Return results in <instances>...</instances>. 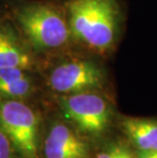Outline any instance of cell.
I'll return each mask as SVG.
<instances>
[{
	"label": "cell",
	"instance_id": "obj_1",
	"mask_svg": "<svg viewBox=\"0 0 157 158\" xmlns=\"http://www.w3.org/2000/svg\"><path fill=\"white\" fill-rule=\"evenodd\" d=\"M73 46L107 60L126 30L125 0H62Z\"/></svg>",
	"mask_w": 157,
	"mask_h": 158
},
{
	"label": "cell",
	"instance_id": "obj_2",
	"mask_svg": "<svg viewBox=\"0 0 157 158\" xmlns=\"http://www.w3.org/2000/svg\"><path fill=\"white\" fill-rule=\"evenodd\" d=\"M12 13L16 29L38 55L54 58L76 49L62 1L25 2Z\"/></svg>",
	"mask_w": 157,
	"mask_h": 158
},
{
	"label": "cell",
	"instance_id": "obj_3",
	"mask_svg": "<svg viewBox=\"0 0 157 158\" xmlns=\"http://www.w3.org/2000/svg\"><path fill=\"white\" fill-rule=\"evenodd\" d=\"M105 61L79 49H72L53 58L47 73V84L60 96L103 91L109 83Z\"/></svg>",
	"mask_w": 157,
	"mask_h": 158
},
{
	"label": "cell",
	"instance_id": "obj_4",
	"mask_svg": "<svg viewBox=\"0 0 157 158\" xmlns=\"http://www.w3.org/2000/svg\"><path fill=\"white\" fill-rule=\"evenodd\" d=\"M59 105L64 118L86 135L98 137L111 123L112 106L102 91L61 95Z\"/></svg>",
	"mask_w": 157,
	"mask_h": 158
},
{
	"label": "cell",
	"instance_id": "obj_5",
	"mask_svg": "<svg viewBox=\"0 0 157 158\" xmlns=\"http://www.w3.org/2000/svg\"><path fill=\"white\" fill-rule=\"evenodd\" d=\"M0 126L15 152L23 158H38L39 118L31 106L22 100L0 97Z\"/></svg>",
	"mask_w": 157,
	"mask_h": 158
},
{
	"label": "cell",
	"instance_id": "obj_6",
	"mask_svg": "<svg viewBox=\"0 0 157 158\" xmlns=\"http://www.w3.org/2000/svg\"><path fill=\"white\" fill-rule=\"evenodd\" d=\"M39 64L38 54L16 27L9 23H0V69L22 68L35 70Z\"/></svg>",
	"mask_w": 157,
	"mask_h": 158
},
{
	"label": "cell",
	"instance_id": "obj_7",
	"mask_svg": "<svg viewBox=\"0 0 157 158\" xmlns=\"http://www.w3.org/2000/svg\"><path fill=\"white\" fill-rule=\"evenodd\" d=\"M44 154L45 158H86L88 147L71 126L57 122L45 138Z\"/></svg>",
	"mask_w": 157,
	"mask_h": 158
},
{
	"label": "cell",
	"instance_id": "obj_8",
	"mask_svg": "<svg viewBox=\"0 0 157 158\" xmlns=\"http://www.w3.org/2000/svg\"><path fill=\"white\" fill-rule=\"evenodd\" d=\"M119 127L140 151H157V119L122 117Z\"/></svg>",
	"mask_w": 157,
	"mask_h": 158
},
{
	"label": "cell",
	"instance_id": "obj_9",
	"mask_svg": "<svg viewBox=\"0 0 157 158\" xmlns=\"http://www.w3.org/2000/svg\"><path fill=\"white\" fill-rule=\"evenodd\" d=\"M33 70L22 68L0 69V97L8 99H24L36 89Z\"/></svg>",
	"mask_w": 157,
	"mask_h": 158
},
{
	"label": "cell",
	"instance_id": "obj_10",
	"mask_svg": "<svg viewBox=\"0 0 157 158\" xmlns=\"http://www.w3.org/2000/svg\"><path fill=\"white\" fill-rule=\"evenodd\" d=\"M132 156V153L126 147L115 145L99 153L96 158H130Z\"/></svg>",
	"mask_w": 157,
	"mask_h": 158
},
{
	"label": "cell",
	"instance_id": "obj_11",
	"mask_svg": "<svg viewBox=\"0 0 157 158\" xmlns=\"http://www.w3.org/2000/svg\"><path fill=\"white\" fill-rule=\"evenodd\" d=\"M14 148L0 126V158H13Z\"/></svg>",
	"mask_w": 157,
	"mask_h": 158
},
{
	"label": "cell",
	"instance_id": "obj_12",
	"mask_svg": "<svg viewBox=\"0 0 157 158\" xmlns=\"http://www.w3.org/2000/svg\"><path fill=\"white\" fill-rule=\"evenodd\" d=\"M139 158H157V151H140Z\"/></svg>",
	"mask_w": 157,
	"mask_h": 158
},
{
	"label": "cell",
	"instance_id": "obj_13",
	"mask_svg": "<svg viewBox=\"0 0 157 158\" xmlns=\"http://www.w3.org/2000/svg\"><path fill=\"white\" fill-rule=\"evenodd\" d=\"M130 158H134V156H132V157H130Z\"/></svg>",
	"mask_w": 157,
	"mask_h": 158
}]
</instances>
